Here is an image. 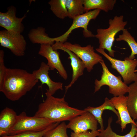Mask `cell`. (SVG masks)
<instances>
[{
	"instance_id": "1",
	"label": "cell",
	"mask_w": 137,
	"mask_h": 137,
	"mask_svg": "<svg viewBox=\"0 0 137 137\" xmlns=\"http://www.w3.org/2000/svg\"><path fill=\"white\" fill-rule=\"evenodd\" d=\"M32 73L19 68H7L0 91L12 101L19 100L38 82Z\"/></svg>"
},
{
	"instance_id": "2",
	"label": "cell",
	"mask_w": 137,
	"mask_h": 137,
	"mask_svg": "<svg viewBox=\"0 0 137 137\" xmlns=\"http://www.w3.org/2000/svg\"><path fill=\"white\" fill-rule=\"evenodd\" d=\"M46 98L38 106L34 116L46 119L54 123L70 121L85 112L69 106L64 97H55L49 93H45Z\"/></svg>"
},
{
	"instance_id": "3",
	"label": "cell",
	"mask_w": 137,
	"mask_h": 137,
	"mask_svg": "<svg viewBox=\"0 0 137 137\" xmlns=\"http://www.w3.org/2000/svg\"><path fill=\"white\" fill-rule=\"evenodd\" d=\"M127 22L124 21L123 15L115 16L109 20V26L106 29L98 28L95 37L98 40L99 48L108 51L109 55L114 56L115 51L112 49L115 38L116 34L125 28Z\"/></svg>"
},
{
	"instance_id": "4",
	"label": "cell",
	"mask_w": 137,
	"mask_h": 137,
	"mask_svg": "<svg viewBox=\"0 0 137 137\" xmlns=\"http://www.w3.org/2000/svg\"><path fill=\"white\" fill-rule=\"evenodd\" d=\"M55 123L43 118L27 115L23 111L18 115L14 125L10 131L8 135H13L22 132H38L42 131Z\"/></svg>"
},
{
	"instance_id": "5",
	"label": "cell",
	"mask_w": 137,
	"mask_h": 137,
	"mask_svg": "<svg viewBox=\"0 0 137 137\" xmlns=\"http://www.w3.org/2000/svg\"><path fill=\"white\" fill-rule=\"evenodd\" d=\"M103 71L100 80L96 79L95 81L94 92L98 91L104 85L109 87V93L114 96L124 95L128 92L129 86L122 80L120 76H116L109 70L104 60L99 63Z\"/></svg>"
},
{
	"instance_id": "6",
	"label": "cell",
	"mask_w": 137,
	"mask_h": 137,
	"mask_svg": "<svg viewBox=\"0 0 137 137\" xmlns=\"http://www.w3.org/2000/svg\"><path fill=\"white\" fill-rule=\"evenodd\" d=\"M96 51L103 55L110 62L111 67L115 69L121 76L124 82L126 84L137 81V59H130L128 57L125 58L122 61L115 59L107 54L105 50L99 48Z\"/></svg>"
},
{
	"instance_id": "7",
	"label": "cell",
	"mask_w": 137,
	"mask_h": 137,
	"mask_svg": "<svg viewBox=\"0 0 137 137\" xmlns=\"http://www.w3.org/2000/svg\"><path fill=\"white\" fill-rule=\"evenodd\" d=\"M63 46L75 54L84 63L87 70L90 72L94 66L103 61L102 57L96 53L94 47L91 45L82 47L77 44L66 42Z\"/></svg>"
},
{
	"instance_id": "8",
	"label": "cell",
	"mask_w": 137,
	"mask_h": 137,
	"mask_svg": "<svg viewBox=\"0 0 137 137\" xmlns=\"http://www.w3.org/2000/svg\"><path fill=\"white\" fill-rule=\"evenodd\" d=\"M101 10L95 9L85 12L78 16L73 20V23L68 30L64 34L58 37L54 38L55 42L58 41L63 43L66 42L68 37L72 31L76 28H81L83 29V34L85 38L95 37L92 32L87 29V26L90 21L95 20L99 14Z\"/></svg>"
},
{
	"instance_id": "9",
	"label": "cell",
	"mask_w": 137,
	"mask_h": 137,
	"mask_svg": "<svg viewBox=\"0 0 137 137\" xmlns=\"http://www.w3.org/2000/svg\"><path fill=\"white\" fill-rule=\"evenodd\" d=\"M1 45L9 49L15 55L22 56L25 54L26 42L21 34L11 33L6 30L0 31Z\"/></svg>"
},
{
	"instance_id": "10",
	"label": "cell",
	"mask_w": 137,
	"mask_h": 137,
	"mask_svg": "<svg viewBox=\"0 0 137 137\" xmlns=\"http://www.w3.org/2000/svg\"><path fill=\"white\" fill-rule=\"evenodd\" d=\"M5 12H0V26L9 32L14 34H21L24 30L22 22L26 18V14L22 17L16 16V9L11 6L8 7Z\"/></svg>"
},
{
	"instance_id": "11",
	"label": "cell",
	"mask_w": 137,
	"mask_h": 137,
	"mask_svg": "<svg viewBox=\"0 0 137 137\" xmlns=\"http://www.w3.org/2000/svg\"><path fill=\"white\" fill-rule=\"evenodd\" d=\"M38 54L46 59L47 64L50 70H56L63 78L65 80L67 79V74L60 60V53L57 50L53 49L51 45L49 44H41Z\"/></svg>"
},
{
	"instance_id": "12",
	"label": "cell",
	"mask_w": 137,
	"mask_h": 137,
	"mask_svg": "<svg viewBox=\"0 0 137 137\" xmlns=\"http://www.w3.org/2000/svg\"><path fill=\"white\" fill-rule=\"evenodd\" d=\"M98 122L91 113L86 112L72 119L67 125V128L71 129L74 132L79 133L89 130L93 131L97 130Z\"/></svg>"
},
{
	"instance_id": "13",
	"label": "cell",
	"mask_w": 137,
	"mask_h": 137,
	"mask_svg": "<svg viewBox=\"0 0 137 137\" xmlns=\"http://www.w3.org/2000/svg\"><path fill=\"white\" fill-rule=\"evenodd\" d=\"M54 50H61L66 52L69 55L68 59L71 60V65L72 69V79L69 84L65 86V92L71 87L78 78L83 74L85 68V66L81 60L75 54L69 49L64 47L62 43L56 41L52 45Z\"/></svg>"
},
{
	"instance_id": "14",
	"label": "cell",
	"mask_w": 137,
	"mask_h": 137,
	"mask_svg": "<svg viewBox=\"0 0 137 137\" xmlns=\"http://www.w3.org/2000/svg\"><path fill=\"white\" fill-rule=\"evenodd\" d=\"M49 66L44 62H41L39 68L33 71L32 73L36 78L40 80L41 85L45 84L48 87L46 92L53 95L58 90H63L62 83L53 81L49 75Z\"/></svg>"
},
{
	"instance_id": "15",
	"label": "cell",
	"mask_w": 137,
	"mask_h": 137,
	"mask_svg": "<svg viewBox=\"0 0 137 137\" xmlns=\"http://www.w3.org/2000/svg\"><path fill=\"white\" fill-rule=\"evenodd\" d=\"M110 99L119 114L122 131L126 128L127 124H133L136 125L135 122L131 117L128 109L127 96L123 95L114 96Z\"/></svg>"
},
{
	"instance_id": "16",
	"label": "cell",
	"mask_w": 137,
	"mask_h": 137,
	"mask_svg": "<svg viewBox=\"0 0 137 137\" xmlns=\"http://www.w3.org/2000/svg\"><path fill=\"white\" fill-rule=\"evenodd\" d=\"M18 115L12 109L6 107L0 114V136L8 135L14 125Z\"/></svg>"
},
{
	"instance_id": "17",
	"label": "cell",
	"mask_w": 137,
	"mask_h": 137,
	"mask_svg": "<svg viewBox=\"0 0 137 137\" xmlns=\"http://www.w3.org/2000/svg\"><path fill=\"white\" fill-rule=\"evenodd\" d=\"M106 110H111L116 114L118 117L117 123L121 124L120 117L118 112L115 110L110 99L107 97L105 98L104 102L100 106L95 107L89 106L84 109L85 111L89 112L91 113L99 124L100 128L98 130L99 132L104 129L102 115L103 111Z\"/></svg>"
},
{
	"instance_id": "18",
	"label": "cell",
	"mask_w": 137,
	"mask_h": 137,
	"mask_svg": "<svg viewBox=\"0 0 137 137\" xmlns=\"http://www.w3.org/2000/svg\"><path fill=\"white\" fill-rule=\"evenodd\" d=\"M116 2V0H83V4L85 12L94 9L107 12L113 9Z\"/></svg>"
},
{
	"instance_id": "19",
	"label": "cell",
	"mask_w": 137,
	"mask_h": 137,
	"mask_svg": "<svg viewBox=\"0 0 137 137\" xmlns=\"http://www.w3.org/2000/svg\"><path fill=\"white\" fill-rule=\"evenodd\" d=\"M127 102L129 114L133 120L137 119V81L129 86Z\"/></svg>"
},
{
	"instance_id": "20",
	"label": "cell",
	"mask_w": 137,
	"mask_h": 137,
	"mask_svg": "<svg viewBox=\"0 0 137 137\" xmlns=\"http://www.w3.org/2000/svg\"><path fill=\"white\" fill-rule=\"evenodd\" d=\"M30 41L33 44H49L52 45L55 41L53 38L49 37L45 32V29L42 27L31 29L28 34Z\"/></svg>"
},
{
	"instance_id": "21",
	"label": "cell",
	"mask_w": 137,
	"mask_h": 137,
	"mask_svg": "<svg viewBox=\"0 0 137 137\" xmlns=\"http://www.w3.org/2000/svg\"><path fill=\"white\" fill-rule=\"evenodd\" d=\"M83 0H66V5L68 17L73 19L85 12Z\"/></svg>"
},
{
	"instance_id": "22",
	"label": "cell",
	"mask_w": 137,
	"mask_h": 137,
	"mask_svg": "<svg viewBox=\"0 0 137 137\" xmlns=\"http://www.w3.org/2000/svg\"><path fill=\"white\" fill-rule=\"evenodd\" d=\"M66 0H51L48 2L50 9L57 18L63 19L68 17Z\"/></svg>"
},
{
	"instance_id": "23",
	"label": "cell",
	"mask_w": 137,
	"mask_h": 137,
	"mask_svg": "<svg viewBox=\"0 0 137 137\" xmlns=\"http://www.w3.org/2000/svg\"><path fill=\"white\" fill-rule=\"evenodd\" d=\"M122 31V34L119 35L115 40L117 41H124L127 43L131 50V54L128 57L130 59L133 60L135 58V55L137 54V42L129 32L128 29L125 28Z\"/></svg>"
},
{
	"instance_id": "24",
	"label": "cell",
	"mask_w": 137,
	"mask_h": 137,
	"mask_svg": "<svg viewBox=\"0 0 137 137\" xmlns=\"http://www.w3.org/2000/svg\"><path fill=\"white\" fill-rule=\"evenodd\" d=\"M112 118H109L108 120V125L105 130L100 131L98 136V137H134L137 132L136 125L131 124V128L130 131L127 134L121 135L117 134L113 131L111 126L112 122Z\"/></svg>"
},
{
	"instance_id": "25",
	"label": "cell",
	"mask_w": 137,
	"mask_h": 137,
	"mask_svg": "<svg viewBox=\"0 0 137 137\" xmlns=\"http://www.w3.org/2000/svg\"><path fill=\"white\" fill-rule=\"evenodd\" d=\"M67 125L62 122L47 132L43 137H69L67 134Z\"/></svg>"
},
{
	"instance_id": "26",
	"label": "cell",
	"mask_w": 137,
	"mask_h": 137,
	"mask_svg": "<svg viewBox=\"0 0 137 137\" xmlns=\"http://www.w3.org/2000/svg\"><path fill=\"white\" fill-rule=\"evenodd\" d=\"M59 123H55L45 129L39 132H25L13 135L0 136V137H43L47 132L55 127L59 124Z\"/></svg>"
},
{
	"instance_id": "27",
	"label": "cell",
	"mask_w": 137,
	"mask_h": 137,
	"mask_svg": "<svg viewBox=\"0 0 137 137\" xmlns=\"http://www.w3.org/2000/svg\"><path fill=\"white\" fill-rule=\"evenodd\" d=\"M4 52L2 50H0V87L2 85L6 74L7 68L4 63Z\"/></svg>"
},
{
	"instance_id": "28",
	"label": "cell",
	"mask_w": 137,
	"mask_h": 137,
	"mask_svg": "<svg viewBox=\"0 0 137 137\" xmlns=\"http://www.w3.org/2000/svg\"><path fill=\"white\" fill-rule=\"evenodd\" d=\"M99 132L97 130L91 132L88 131L79 133H76L74 132L71 133V137H96L99 133Z\"/></svg>"
},
{
	"instance_id": "29",
	"label": "cell",
	"mask_w": 137,
	"mask_h": 137,
	"mask_svg": "<svg viewBox=\"0 0 137 137\" xmlns=\"http://www.w3.org/2000/svg\"><path fill=\"white\" fill-rule=\"evenodd\" d=\"M135 123L136 124V129H137V121L135 122ZM134 137H137V132Z\"/></svg>"
},
{
	"instance_id": "30",
	"label": "cell",
	"mask_w": 137,
	"mask_h": 137,
	"mask_svg": "<svg viewBox=\"0 0 137 137\" xmlns=\"http://www.w3.org/2000/svg\"></svg>"
}]
</instances>
